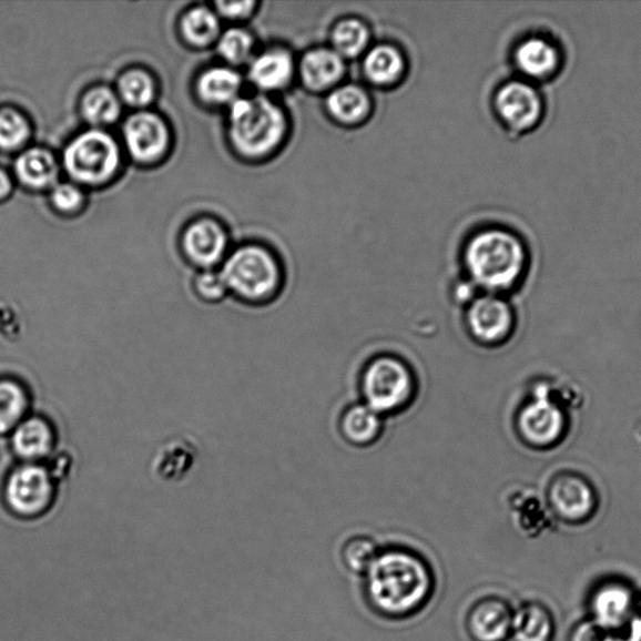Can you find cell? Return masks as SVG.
<instances>
[{"mask_svg":"<svg viewBox=\"0 0 641 641\" xmlns=\"http://www.w3.org/2000/svg\"><path fill=\"white\" fill-rule=\"evenodd\" d=\"M561 61V52L557 43L541 35L522 39L512 53V62L521 80L533 84L556 77Z\"/></svg>","mask_w":641,"mask_h":641,"instance_id":"cell-13","label":"cell"},{"mask_svg":"<svg viewBox=\"0 0 641 641\" xmlns=\"http://www.w3.org/2000/svg\"><path fill=\"white\" fill-rule=\"evenodd\" d=\"M120 159L119 145L111 135L95 129L77 135L67 145L63 164L72 180L95 186L114 176Z\"/></svg>","mask_w":641,"mask_h":641,"instance_id":"cell-5","label":"cell"},{"mask_svg":"<svg viewBox=\"0 0 641 641\" xmlns=\"http://www.w3.org/2000/svg\"><path fill=\"white\" fill-rule=\"evenodd\" d=\"M513 610L507 601L488 598L479 601L469 615V631L475 641H507L511 638Z\"/></svg>","mask_w":641,"mask_h":641,"instance_id":"cell-17","label":"cell"},{"mask_svg":"<svg viewBox=\"0 0 641 641\" xmlns=\"http://www.w3.org/2000/svg\"><path fill=\"white\" fill-rule=\"evenodd\" d=\"M258 3L256 2H218L216 4L217 12L232 21H242V19H247L256 11Z\"/></svg>","mask_w":641,"mask_h":641,"instance_id":"cell-38","label":"cell"},{"mask_svg":"<svg viewBox=\"0 0 641 641\" xmlns=\"http://www.w3.org/2000/svg\"><path fill=\"white\" fill-rule=\"evenodd\" d=\"M181 29L184 38L194 45L205 47L218 41L221 24L215 12L206 7H194L183 16Z\"/></svg>","mask_w":641,"mask_h":641,"instance_id":"cell-28","label":"cell"},{"mask_svg":"<svg viewBox=\"0 0 641 641\" xmlns=\"http://www.w3.org/2000/svg\"><path fill=\"white\" fill-rule=\"evenodd\" d=\"M378 553L380 551L373 539L358 537L347 541L343 557L349 571L355 572V574H364L370 569Z\"/></svg>","mask_w":641,"mask_h":641,"instance_id":"cell-33","label":"cell"},{"mask_svg":"<svg viewBox=\"0 0 641 641\" xmlns=\"http://www.w3.org/2000/svg\"><path fill=\"white\" fill-rule=\"evenodd\" d=\"M28 405V396L21 385L0 381V434L11 431L22 423Z\"/></svg>","mask_w":641,"mask_h":641,"instance_id":"cell-29","label":"cell"},{"mask_svg":"<svg viewBox=\"0 0 641 641\" xmlns=\"http://www.w3.org/2000/svg\"><path fill=\"white\" fill-rule=\"evenodd\" d=\"M123 135L132 157L142 163L159 161L170 144L166 123L151 112L132 114L124 124Z\"/></svg>","mask_w":641,"mask_h":641,"instance_id":"cell-12","label":"cell"},{"mask_svg":"<svg viewBox=\"0 0 641 641\" xmlns=\"http://www.w3.org/2000/svg\"><path fill=\"white\" fill-rule=\"evenodd\" d=\"M58 164L54 155L44 149H31L19 155L16 173L27 187L44 190L52 187L58 177Z\"/></svg>","mask_w":641,"mask_h":641,"instance_id":"cell-23","label":"cell"},{"mask_svg":"<svg viewBox=\"0 0 641 641\" xmlns=\"http://www.w3.org/2000/svg\"><path fill=\"white\" fill-rule=\"evenodd\" d=\"M638 598L627 581L610 579L600 582L589 599L590 620L617 634L633 618Z\"/></svg>","mask_w":641,"mask_h":641,"instance_id":"cell-9","label":"cell"},{"mask_svg":"<svg viewBox=\"0 0 641 641\" xmlns=\"http://www.w3.org/2000/svg\"><path fill=\"white\" fill-rule=\"evenodd\" d=\"M51 201L54 208L61 212L80 210L84 202L83 192L72 183L58 184L52 190Z\"/></svg>","mask_w":641,"mask_h":641,"instance_id":"cell-35","label":"cell"},{"mask_svg":"<svg viewBox=\"0 0 641 641\" xmlns=\"http://www.w3.org/2000/svg\"><path fill=\"white\" fill-rule=\"evenodd\" d=\"M466 323L470 334L484 344L501 342L507 337L512 324L510 307L494 294L470 301Z\"/></svg>","mask_w":641,"mask_h":641,"instance_id":"cell-14","label":"cell"},{"mask_svg":"<svg viewBox=\"0 0 641 641\" xmlns=\"http://www.w3.org/2000/svg\"><path fill=\"white\" fill-rule=\"evenodd\" d=\"M183 248L194 264L203 267L216 265L227 248L226 232L216 221H196L184 232Z\"/></svg>","mask_w":641,"mask_h":641,"instance_id":"cell-16","label":"cell"},{"mask_svg":"<svg viewBox=\"0 0 641 641\" xmlns=\"http://www.w3.org/2000/svg\"><path fill=\"white\" fill-rule=\"evenodd\" d=\"M31 129L24 116L13 110L0 112V147L11 151L22 147Z\"/></svg>","mask_w":641,"mask_h":641,"instance_id":"cell-34","label":"cell"},{"mask_svg":"<svg viewBox=\"0 0 641 641\" xmlns=\"http://www.w3.org/2000/svg\"><path fill=\"white\" fill-rule=\"evenodd\" d=\"M121 102L143 109L151 104L155 96V83L150 73L142 70H131L121 75L119 81Z\"/></svg>","mask_w":641,"mask_h":641,"instance_id":"cell-30","label":"cell"},{"mask_svg":"<svg viewBox=\"0 0 641 641\" xmlns=\"http://www.w3.org/2000/svg\"><path fill=\"white\" fill-rule=\"evenodd\" d=\"M629 641H641V597L638 598V604L633 618L627 627Z\"/></svg>","mask_w":641,"mask_h":641,"instance_id":"cell-40","label":"cell"},{"mask_svg":"<svg viewBox=\"0 0 641 641\" xmlns=\"http://www.w3.org/2000/svg\"><path fill=\"white\" fill-rule=\"evenodd\" d=\"M54 434L41 417H31L17 426L13 435L14 450L28 460L43 459L53 449Z\"/></svg>","mask_w":641,"mask_h":641,"instance_id":"cell-25","label":"cell"},{"mask_svg":"<svg viewBox=\"0 0 641 641\" xmlns=\"http://www.w3.org/2000/svg\"><path fill=\"white\" fill-rule=\"evenodd\" d=\"M53 488V479L45 468L24 465L9 478L6 497L14 512L32 519L41 517L51 508Z\"/></svg>","mask_w":641,"mask_h":641,"instance_id":"cell-8","label":"cell"},{"mask_svg":"<svg viewBox=\"0 0 641 641\" xmlns=\"http://www.w3.org/2000/svg\"><path fill=\"white\" fill-rule=\"evenodd\" d=\"M242 77L228 67L211 68L203 72L197 82V92L210 104L225 105L240 99Z\"/></svg>","mask_w":641,"mask_h":641,"instance_id":"cell-24","label":"cell"},{"mask_svg":"<svg viewBox=\"0 0 641 641\" xmlns=\"http://www.w3.org/2000/svg\"><path fill=\"white\" fill-rule=\"evenodd\" d=\"M492 105L503 128L517 134L536 130L546 111L537 84L521 78L501 84L495 92Z\"/></svg>","mask_w":641,"mask_h":641,"instance_id":"cell-7","label":"cell"},{"mask_svg":"<svg viewBox=\"0 0 641 641\" xmlns=\"http://www.w3.org/2000/svg\"><path fill=\"white\" fill-rule=\"evenodd\" d=\"M414 387L409 366L393 356L373 359L363 377L365 404L383 416L401 409L410 400Z\"/></svg>","mask_w":641,"mask_h":641,"instance_id":"cell-6","label":"cell"},{"mask_svg":"<svg viewBox=\"0 0 641 641\" xmlns=\"http://www.w3.org/2000/svg\"><path fill=\"white\" fill-rule=\"evenodd\" d=\"M248 80L261 94L284 92L297 80V58L285 45L266 48L248 63Z\"/></svg>","mask_w":641,"mask_h":641,"instance_id":"cell-10","label":"cell"},{"mask_svg":"<svg viewBox=\"0 0 641 641\" xmlns=\"http://www.w3.org/2000/svg\"><path fill=\"white\" fill-rule=\"evenodd\" d=\"M406 72V57L394 44L372 45L363 57L365 80L378 89H391L404 80Z\"/></svg>","mask_w":641,"mask_h":641,"instance_id":"cell-18","label":"cell"},{"mask_svg":"<svg viewBox=\"0 0 641 641\" xmlns=\"http://www.w3.org/2000/svg\"><path fill=\"white\" fill-rule=\"evenodd\" d=\"M81 112L94 128L113 124L122 112L120 96L106 87H95L83 95Z\"/></svg>","mask_w":641,"mask_h":641,"instance_id":"cell-27","label":"cell"},{"mask_svg":"<svg viewBox=\"0 0 641 641\" xmlns=\"http://www.w3.org/2000/svg\"><path fill=\"white\" fill-rule=\"evenodd\" d=\"M347 62L332 47L309 48L297 60V80L311 93L327 94L343 84Z\"/></svg>","mask_w":641,"mask_h":641,"instance_id":"cell-11","label":"cell"},{"mask_svg":"<svg viewBox=\"0 0 641 641\" xmlns=\"http://www.w3.org/2000/svg\"><path fill=\"white\" fill-rule=\"evenodd\" d=\"M615 633L601 628L594 621H582L574 631H572L570 641H611Z\"/></svg>","mask_w":641,"mask_h":641,"instance_id":"cell-37","label":"cell"},{"mask_svg":"<svg viewBox=\"0 0 641 641\" xmlns=\"http://www.w3.org/2000/svg\"><path fill=\"white\" fill-rule=\"evenodd\" d=\"M289 120L284 106L266 94L230 104L228 135L233 149L248 160H264L287 141Z\"/></svg>","mask_w":641,"mask_h":641,"instance_id":"cell-3","label":"cell"},{"mask_svg":"<svg viewBox=\"0 0 641 641\" xmlns=\"http://www.w3.org/2000/svg\"><path fill=\"white\" fill-rule=\"evenodd\" d=\"M194 452L186 442H172L155 462V470L167 480L181 479L192 468Z\"/></svg>","mask_w":641,"mask_h":641,"instance_id":"cell-32","label":"cell"},{"mask_svg":"<svg viewBox=\"0 0 641 641\" xmlns=\"http://www.w3.org/2000/svg\"><path fill=\"white\" fill-rule=\"evenodd\" d=\"M553 635L556 621L546 606L531 601L513 611V641H552Z\"/></svg>","mask_w":641,"mask_h":641,"instance_id":"cell-21","label":"cell"},{"mask_svg":"<svg viewBox=\"0 0 641 641\" xmlns=\"http://www.w3.org/2000/svg\"><path fill=\"white\" fill-rule=\"evenodd\" d=\"M611 641H629V640L625 637H619L618 634H615L613 640Z\"/></svg>","mask_w":641,"mask_h":641,"instance_id":"cell-42","label":"cell"},{"mask_svg":"<svg viewBox=\"0 0 641 641\" xmlns=\"http://www.w3.org/2000/svg\"><path fill=\"white\" fill-rule=\"evenodd\" d=\"M325 110L337 124L357 128L370 119L374 111L373 96L364 85L344 82L326 94Z\"/></svg>","mask_w":641,"mask_h":641,"instance_id":"cell-15","label":"cell"},{"mask_svg":"<svg viewBox=\"0 0 641 641\" xmlns=\"http://www.w3.org/2000/svg\"><path fill=\"white\" fill-rule=\"evenodd\" d=\"M221 275L228 289L251 303H261L274 296L283 281V272L275 255L256 245L233 252Z\"/></svg>","mask_w":641,"mask_h":641,"instance_id":"cell-4","label":"cell"},{"mask_svg":"<svg viewBox=\"0 0 641 641\" xmlns=\"http://www.w3.org/2000/svg\"><path fill=\"white\" fill-rule=\"evenodd\" d=\"M12 182L11 179L8 177V174L0 170V199L7 196L9 192H11Z\"/></svg>","mask_w":641,"mask_h":641,"instance_id":"cell-41","label":"cell"},{"mask_svg":"<svg viewBox=\"0 0 641 641\" xmlns=\"http://www.w3.org/2000/svg\"><path fill=\"white\" fill-rule=\"evenodd\" d=\"M383 430V415L366 404H356L343 415L342 433L348 442L364 446L374 442Z\"/></svg>","mask_w":641,"mask_h":641,"instance_id":"cell-26","label":"cell"},{"mask_svg":"<svg viewBox=\"0 0 641 641\" xmlns=\"http://www.w3.org/2000/svg\"><path fill=\"white\" fill-rule=\"evenodd\" d=\"M196 289L199 295L211 303L220 301L225 297L228 288L225 279H223L221 272H203L196 279Z\"/></svg>","mask_w":641,"mask_h":641,"instance_id":"cell-36","label":"cell"},{"mask_svg":"<svg viewBox=\"0 0 641 641\" xmlns=\"http://www.w3.org/2000/svg\"><path fill=\"white\" fill-rule=\"evenodd\" d=\"M464 265L470 283L499 293L518 283L527 265V248L522 240L508 230H480L466 242Z\"/></svg>","mask_w":641,"mask_h":641,"instance_id":"cell-2","label":"cell"},{"mask_svg":"<svg viewBox=\"0 0 641 641\" xmlns=\"http://www.w3.org/2000/svg\"><path fill=\"white\" fill-rule=\"evenodd\" d=\"M255 38L244 28H231L221 34L217 50L223 60L240 65L250 63L255 53Z\"/></svg>","mask_w":641,"mask_h":641,"instance_id":"cell-31","label":"cell"},{"mask_svg":"<svg viewBox=\"0 0 641 641\" xmlns=\"http://www.w3.org/2000/svg\"><path fill=\"white\" fill-rule=\"evenodd\" d=\"M372 41V29L364 19L345 17L333 26L328 47L347 62L363 58L370 50Z\"/></svg>","mask_w":641,"mask_h":641,"instance_id":"cell-20","label":"cell"},{"mask_svg":"<svg viewBox=\"0 0 641 641\" xmlns=\"http://www.w3.org/2000/svg\"><path fill=\"white\" fill-rule=\"evenodd\" d=\"M562 414L546 396H538L520 414V430L528 440L549 444L558 439L562 430Z\"/></svg>","mask_w":641,"mask_h":641,"instance_id":"cell-19","label":"cell"},{"mask_svg":"<svg viewBox=\"0 0 641 641\" xmlns=\"http://www.w3.org/2000/svg\"><path fill=\"white\" fill-rule=\"evenodd\" d=\"M71 470V459L68 455L61 454L51 462L50 468L47 469L48 474L51 475L53 481L55 479H62Z\"/></svg>","mask_w":641,"mask_h":641,"instance_id":"cell-39","label":"cell"},{"mask_svg":"<svg viewBox=\"0 0 641 641\" xmlns=\"http://www.w3.org/2000/svg\"><path fill=\"white\" fill-rule=\"evenodd\" d=\"M366 576L368 597L378 610L388 615L411 614L431 594V571L410 551L378 553Z\"/></svg>","mask_w":641,"mask_h":641,"instance_id":"cell-1","label":"cell"},{"mask_svg":"<svg viewBox=\"0 0 641 641\" xmlns=\"http://www.w3.org/2000/svg\"><path fill=\"white\" fill-rule=\"evenodd\" d=\"M551 501L562 518L579 521L592 508V494L588 485L577 478H561L552 485Z\"/></svg>","mask_w":641,"mask_h":641,"instance_id":"cell-22","label":"cell"}]
</instances>
